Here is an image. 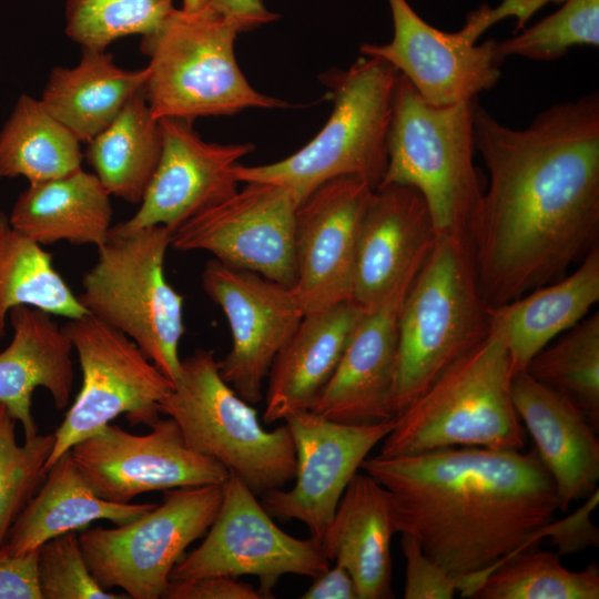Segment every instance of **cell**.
<instances>
[{
    "mask_svg": "<svg viewBox=\"0 0 599 599\" xmlns=\"http://www.w3.org/2000/svg\"><path fill=\"white\" fill-rule=\"evenodd\" d=\"M16 422L0 403V549L44 479V466L55 441L54 433L38 434L19 445Z\"/></svg>",
    "mask_w": 599,
    "mask_h": 599,
    "instance_id": "cell-37",
    "label": "cell"
},
{
    "mask_svg": "<svg viewBox=\"0 0 599 599\" xmlns=\"http://www.w3.org/2000/svg\"><path fill=\"white\" fill-rule=\"evenodd\" d=\"M174 0H67L65 34L81 48L105 50L115 40L146 35L175 9Z\"/></svg>",
    "mask_w": 599,
    "mask_h": 599,
    "instance_id": "cell-35",
    "label": "cell"
},
{
    "mask_svg": "<svg viewBox=\"0 0 599 599\" xmlns=\"http://www.w3.org/2000/svg\"><path fill=\"white\" fill-rule=\"evenodd\" d=\"M284 420L296 450L295 484L265 493L261 504L272 517L300 520L321 544L346 487L394 420L347 424L308 409Z\"/></svg>",
    "mask_w": 599,
    "mask_h": 599,
    "instance_id": "cell-16",
    "label": "cell"
},
{
    "mask_svg": "<svg viewBox=\"0 0 599 599\" xmlns=\"http://www.w3.org/2000/svg\"><path fill=\"white\" fill-rule=\"evenodd\" d=\"M575 45L599 47V0H565L556 12L497 41L496 55L500 64L512 55L552 61Z\"/></svg>",
    "mask_w": 599,
    "mask_h": 599,
    "instance_id": "cell-36",
    "label": "cell"
},
{
    "mask_svg": "<svg viewBox=\"0 0 599 599\" xmlns=\"http://www.w3.org/2000/svg\"><path fill=\"white\" fill-rule=\"evenodd\" d=\"M202 285L232 334V348L219 362L221 376L244 400L258 403L275 356L304 316L292 287L215 258L206 263Z\"/></svg>",
    "mask_w": 599,
    "mask_h": 599,
    "instance_id": "cell-17",
    "label": "cell"
},
{
    "mask_svg": "<svg viewBox=\"0 0 599 599\" xmlns=\"http://www.w3.org/2000/svg\"><path fill=\"white\" fill-rule=\"evenodd\" d=\"M599 301V247L569 276L508 303L489 306L490 331L504 341L512 376L559 335L579 323Z\"/></svg>",
    "mask_w": 599,
    "mask_h": 599,
    "instance_id": "cell-26",
    "label": "cell"
},
{
    "mask_svg": "<svg viewBox=\"0 0 599 599\" xmlns=\"http://www.w3.org/2000/svg\"><path fill=\"white\" fill-rule=\"evenodd\" d=\"M361 469L389 491L397 532L415 538L455 577L461 597L504 560L540 546L559 511L555 484L535 448L376 455Z\"/></svg>",
    "mask_w": 599,
    "mask_h": 599,
    "instance_id": "cell-2",
    "label": "cell"
},
{
    "mask_svg": "<svg viewBox=\"0 0 599 599\" xmlns=\"http://www.w3.org/2000/svg\"><path fill=\"white\" fill-rule=\"evenodd\" d=\"M468 598L598 599L599 568L591 562L580 571L569 570L557 552L534 546L500 562Z\"/></svg>",
    "mask_w": 599,
    "mask_h": 599,
    "instance_id": "cell-33",
    "label": "cell"
},
{
    "mask_svg": "<svg viewBox=\"0 0 599 599\" xmlns=\"http://www.w3.org/2000/svg\"><path fill=\"white\" fill-rule=\"evenodd\" d=\"M13 336L0 352V403L23 427L24 439L38 435L32 395L44 387L57 409H64L73 386L72 342L50 313L32 306L10 311Z\"/></svg>",
    "mask_w": 599,
    "mask_h": 599,
    "instance_id": "cell-23",
    "label": "cell"
},
{
    "mask_svg": "<svg viewBox=\"0 0 599 599\" xmlns=\"http://www.w3.org/2000/svg\"><path fill=\"white\" fill-rule=\"evenodd\" d=\"M399 72L372 55L347 70L324 75L333 110L322 130L292 155L264 165L236 163L237 182H270L287 189L298 204L315 190L341 176H356L374 190L388 161L387 142Z\"/></svg>",
    "mask_w": 599,
    "mask_h": 599,
    "instance_id": "cell-3",
    "label": "cell"
},
{
    "mask_svg": "<svg viewBox=\"0 0 599 599\" xmlns=\"http://www.w3.org/2000/svg\"><path fill=\"white\" fill-rule=\"evenodd\" d=\"M240 32L233 20L206 6L195 12L175 8L143 35L140 48L149 57L143 94L152 115L194 121L250 108H290L255 90L244 77L234 54Z\"/></svg>",
    "mask_w": 599,
    "mask_h": 599,
    "instance_id": "cell-7",
    "label": "cell"
},
{
    "mask_svg": "<svg viewBox=\"0 0 599 599\" xmlns=\"http://www.w3.org/2000/svg\"><path fill=\"white\" fill-rule=\"evenodd\" d=\"M85 158L110 195L140 204L158 166L162 134L143 90L88 143Z\"/></svg>",
    "mask_w": 599,
    "mask_h": 599,
    "instance_id": "cell-30",
    "label": "cell"
},
{
    "mask_svg": "<svg viewBox=\"0 0 599 599\" xmlns=\"http://www.w3.org/2000/svg\"><path fill=\"white\" fill-rule=\"evenodd\" d=\"M302 599H358L355 582L339 564L314 578Z\"/></svg>",
    "mask_w": 599,
    "mask_h": 599,
    "instance_id": "cell-44",
    "label": "cell"
},
{
    "mask_svg": "<svg viewBox=\"0 0 599 599\" xmlns=\"http://www.w3.org/2000/svg\"><path fill=\"white\" fill-rule=\"evenodd\" d=\"M511 378L508 349L490 331L394 419L378 456L451 447L524 450L527 432L512 403Z\"/></svg>",
    "mask_w": 599,
    "mask_h": 599,
    "instance_id": "cell-4",
    "label": "cell"
},
{
    "mask_svg": "<svg viewBox=\"0 0 599 599\" xmlns=\"http://www.w3.org/2000/svg\"><path fill=\"white\" fill-rule=\"evenodd\" d=\"M490 332L467 236H439L402 304L395 418Z\"/></svg>",
    "mask_w": 599,
    "mask_h": 599,
    "instance_id": "cell-5",
    "label": "cell"
},
{
    "mask_svg": "<svg viewBox=\"0 0 599 599\" xmlns=\"http://www.w3.org/2000/svg\"><path fill=\"white\" fill-rule=\"evenodd\" d=\"M394 34L388 43L361 45L363 55L380 58L404 75L417 92L437 105L468 101L494 88L500 79L495 39L477 44L491 26L518 17L516 0L498 7L487 3L468 12L464 27L455 32L426 22L407 0H387Z\"/></svg>",
    "mask_w": 599,
    "mask_h": 599,
    "instance_id": "cell-12",
    "label": "cell"
},
{
    "mask_svg": "<svg viewBox=\"0 0 599 599\" xmlns=\"http://www.w3.org/2000/svg\"><path fill=\"white\" fill-rule=\"evenodd\" d=\"M535 379L570 400L599 429V313L582 318L527 365Z\"/></svg>",
    "mask_w": 599,
    "mask_h": 599,
    "instance_id": "cell-34",
    "label": "cell"
},
{
    "mask_svg": "<svg viewBox=\"0 0 599 599\" xmlns=\"http://www.w3.org/2000/svg\"><path fill=\"white\" fill-rule=\"evenodd\" d=\"M22 305L69 319L89 314L53 266L51 253L16 230L0 211V339L10 311Z\"/></svg>",
    "mask_w": 599,
    "mask_h": 599,
    "instance_id": "cell-32",
    "label": "cell"
},
{
    "mask_svg": "<svg viewBox=\"0 0 599 599\" xmlns=\"http://www.w3.org/2000/svg\"><path fill=\"white\" fill-rule=\"evenodd\" d=\"M364 313L353 301H346L304 314L272 363L263 414L266 424L311 408Z\"/></svg>",
    "mask_w": 599,
    "mask_h": 599,
    "instance_id": "cell-25",
    "label": "cell"
},
{
    "mask_svg": "<svg viewBox=\"0 0 599 599\" xmlns=\"http://www.w3.org/2000/svg\"><path fill=\"white\" fill-rule=\"evenodd\" d=\"M162 151L158 166L140 202L109 235H123L142 227L163 225L172 234L186 220L222 202L237 189L233 166L253 152L252 143L220 144L201 139L193 121L159 120Z\"/></svg>",
    "mask_w": 599,
    "mask_h": 599,
    "instance_id": "cell-19",
    "label": "cell"
},
{
    "mask_svg": "<svg viewBox=\"0 0 599 599\" xmlns=\"http://www.w3.org/2000/svg\"><path fill=\"white\" fill-rule=\"evenodd\" d=\"M477 98L437 105L398 74L388 133V161L379 185L416 189L439 236H467L485 187L475 165Z\"/></svg>",
    "mask_w": 599,
    "mask_h": 599,
    "instance_id": "cell-6",
    "label": "cell"
},
{
    "mask_svg": "<svg viewBox=\"0 0 599 599\" xmlns=\"http://www.w3.org/2000/svg\"><path fill=\"white\" fill-rule=\"evenodd\" d=\"M172 232L163 225L109 235L84 273L79 300L88 313L131 338L174 385L184 298L167 282L164 258Z\"/></svg>",
    "mask_w": 599,
    "mask_h": 599,
    "instance_id": "cell-9",
    "label": "cell"
},
{
    "mask_svg": "<svg viewBox=\"0 0 599 599\" xmlns=\"http://www.w3.org/2000/svg\"><path fill=\"white\" fill-rule=\"evenodd\" d=\"M209 0H183L182 10L186 12H195L204 9L207 6Z\"/></svg>",
    "mask_w": 599,
    "mask_h": 599,
    "instance_id": "cell-45",
    "label": "cell"
},
{
    "mask_svg": "<svg viewBox=\"0 0 599 599\" xmlns=\"http://www.w3.org/2000/svg\"><path fill=\"white\" fill-rule=\"evenodd\" d=\"M222 498V485L172 488L128 524L83 530L79 541L91 575L102 588L119 587L129 598H161L173 567L205 536Z\"/></svg>",
    "mask_w": 599,
    "mask_h": 599,
    "instance_id": "cell-10",
    "label": "cell"
},
{
    "mask_svg": "<svg viewBox=\"0 0 599 599\" xmlns=\"http://www.w3.org/2000/svg\"><path fill=\"white\" fill-rule=\"evenodd\" d=\"M599 490L586 498L582 506L568 516L550 521L544 530V540H547L556 552L570 555L589 547H598L599 529L591 519V512L598 505Z\"/></svg>",
    "mask_w": 599,
    "mask_h": 599,
    "instance_id": "cell-40",
    "label": "cell"
},
{
    "mask_svg": "<svg viewBox=\"0 0 599 599\" xmlns=\"http://www.w3.org/2000/svg\"><path fill=\"white\" fill-rule=\"evenodd\" d=\"M34 494L9 530L2 548L12 555L37 550L57 536L78 531L94 520L116 526L128 524L156 504H120L99 497L73 463L70 450L48 470Z\"/></svg>",
    "mask_w": 599,
    "mask_h": 599,
    "instance_id": "cell-28",
    "label": "cell"
},
{
    "mask_svg": "<svg viewBox=\"0 0 599 599\" xmlns=\"http://www.w3.org/2000/svg\"><path fill=\"white\" fill-rule=\"evenodd\" d=\"M146 77V67L125 70L105 50L82 48L75 67L51 70L40 101L81 143H88L143 90Z\"/></svg>",
    "mask_w": 599,
    "mask_h": 599,
    "instance_id": "cell-29",
    "label": "cell"
},
{
    "mask_svg": "<svg viewBox=\"0 0 599 599\" xmlns=\"http://www.w3.org/2000/svg\"><path fill=\"white\" fill-rule=\"evenodd\" d=\"M82 160L74 134L40 100L21 94L0 131V179L43 182L81 169Z\"/></svg>",
    "mask_w": 599,
    "mask_h": 599,
    "instance_id": "cell-31",
    "label": "cell"
},
{
    "mask_svg": "<svg viewBox=\"0 0 599 599\" xmlns=\"http://www.w3.org/2000/svg\"><path fill=\"white\" fill-rule=\"evenodd\" d=\"M38 555L39 549L20 555L0 549V599H42Z\"/></svg>",
    "mask_w": 599,
    "mask_h": 599,
    "instance_id": "cell-42",
    "label": "cell"
},
{
    "mask_svg": "<svg viewBox=\"0 0 599 599\" xmlns=\"http://www.w3.org/2000/svg\"><path fill=\"white\" fill-rule=\"evenodd\" d=\"M77 351L82 373L80 390L54 432L44 471L72 446L124 414L131 425L151 427L159 403L174 384L126 335L88 314L63 326Z\"/></svg>",
    "mask_w": 599,
    "mask_h": 599,
    "instance_id": "cell-11",
    "label": "cell"
},
{
    "mask_svg": "<svg viewBox=\"0 0 599 599\" xmlns=\"http://www.w3.org/2000/svg\"><path fill=\"white\" fill-rule=\"evenodd\" d=\"M298 202L282 185L252 181L182 223L171 246L206 251L221 263L292 287L296 281L295 221Z\"/></svg>",
    "mask_w": 599,
    "mask_h": 599,
    "instance_id": "cell-14",
    "label": "cell"
},
{
    "mask_svg": "<svg viewBox=\"0 0 599 599\" xmlns=\"http://www.w3.org/2000/svg\"><path fill=\"white\" fill-rule=\"evenodd\" d=\"M164 599H266L261 589L222 575L170 580Z\"/></svg>",
    "mask_w": 599,
    "mask_h": 599,
    "instance_id": "cell-41",
    "label": "cell"
},
{
    "mask_svg": "<svg viewBox=\"0 0 599 599\" xmlns=\"http://www.w3.org/2000/svg\"><path fill=\"white\" fill-rule=\"evenodd\" d=\"M474 135L489 182L467 241L483 297L498 306L559 281L595 246L599 93L556 103L524 129L477 104Z\"/></svg>",
    "mask_w": 599,
    "mask_h": 599,
    "instance_id": "cell-1",
    "label": "cell"
},
{
    "mask_svg": "<svg viewBox=\"0 0 599 599\" xmlns=\"http://www.w3.org/2000/svg\"><path fill=\"white\" fill-rule=\"evenodd\" d=\"M70 454L91 489L120 504L149 491L223 485L230 476L220 461L191 449L170 417L159 418L144 435L108 424Z\"/></svg>",
    "mask_w": 599,
    "mask_h": 599,
    "instance_id": "cell-15",
    "label": "cell"
},
{
    "mask_svg": "<svg viewBox=\"0 0 599 599\" xmlns=\"http://www.w3.org/2000/svg\"><path fill=\"white\" fill-rule=\"evenodd\" d=\"M510 393L515 409L535 450L555 484L559 511L598 490L597 430L566 397L535 379L516 373Z\"/></svg>",
    "mask_w": 599,
    "mask_h": 599,
    "instance_id": "cell-22",
    "label": "cell"
},
{
    "mask_svg": "<svg viewBox=\"0 0 599 599\" xmlns=\"http://www.w3.org/2000/svg\"><path fill=\"white\" fill-rule=\"evenodd\" d=\"M397 532L389 491L369 475L346 487L321 541L326 558L352 576L358 599L393 598L392 538Z\"/></svg>",
    "mask_w": 599,
    "mask_h": 599,
    "instance_id": "cell-24",
    "label": "cell"
},
{
    "mask_svg": "<svg viewBox=\"0 0 599 599\" xmlns=\"http://www.w3.org/2000/svg\"><path fill=\"white\" fill-rule=\"evenodd\" d=\"M158 408L177 424L191 449L220 461L256 496L294 480L290 428L264 429L257 412L221 376L212 351L199 348L182 361L179 380Z\"/></svg>",
    "mask_w": 599,
    "mask_h": 599,
    "instance_id": "cell-8",
    "label": "cell"
},
{
    "mask_svg": "<svg viewBox=\"0 0 599 599\" xmlns=\"http://www.w3.org/2000/svg\"><path fill=\"white\" fill-rule=\"evenodd\" d=\"M38 577L42 599H126L102 588L84 560L79 534L70 531L39 548Z\"/></svg>",
    "mask_w": 599,
    "mask_h": 599,
    "instance_id": "cell-38",
    "label": "cell"
},
{
    "mask_svg": "<svg viewBox=\"0 0 599 599\" xmlns=\"http://www.w3.org/2000/svg\"><path fill=\"white\" fill-rule=\"evenodd\" d=\"M222 487L221 507L204 540L182 556L170 580L255 576L261 591L273 598L272 589L283 575L316 578L329 568L321 544L283 531L236 475L230 473Z\"/></svg>",
    "mask_w": 599,
    "mask_h": 599,
    "instance_id": "cell-13",
    "label": "cell"
},
{
    "mask_svg": "<svg viewBox=\"0 0 599 599\" xmlns=\"http://www.w3.org/2000/svg\"><path fill=\"white\" fill-rule=\"evenodd\" d=\"M438 238L416 189L379 185L362 220L351 301L369 312L407 293Z\"/></svg>",
    "mask_w": 599,
    "mask_h": 599,
    "instance_id": "cell-20",
    "label": "cell"
},
{
    "mask_svg": "<svg viewBox=\"0 0 599 599\" xmlns=\"http://www.w3.org/2000/svg\"><path fill=\"white\" fill-rule=\"evenodd\" d=\"M110 196L97 175L81 167L29 184L18 196L9 220L16 230L42 246L65 241L99 248L112 227Z\"/></svg>",
    "mask_w": 599,
    "mask_h": 599,
    "instance_id": "cell-27",
    "label": "cell"
},
{
    "mask_svg": "<svg viewBox=\"0 0 599 599\" xmlns=\"http://www.w3.org/2000/svg\"><path fill=\"white\" fill-rule=\"evenodd\" d=\"M406 294L364 313L334 374L308 410L347 424L395 419L392 392L397 365L399 316Z\"/></svg>",
    "mask_w": 599,
    "mask_h": 599,
    "instance_id": "cell-21",
    "label": "cell"
},
{
    "mask_svg": "<svg viewBox=\"0 0 599 599\" xmlns=\"http://www.w3.org/2000/svg\"><path fill=\"white\" fill-rule=\"evenodd\" d=\"M207 6L233 20L241 32L251 31L280 18L270 11L263 0H209Z\"/></svg>",
    "mask_w": 599,
    "mask_h": 599,
    "instance_id": "cell-43",
    "label": "cell"
},
{
    "mask_svg": "<svg viewBox=\"0 0 599 599\" xmlns=\"http://www.w3.org/2000/svg\"><path fill=\"white\" fill-rule=\"evenodd\" d=\"M373 192L359 177L341 176L298 205L292 291L304 314L351 301L361 224Z\"/></svg>",
    "mask_w": 599,
    "mask_h": 599,
    "instance_id": "cell-18",
    "label": "cell"
},
{
    "mask_svg": "<svg viewBox=\"0 0 599 599\" xmlns=\"http://www.w3.org/2000/svg\"><path fill=\"white\" fill-rule=\"evenodd\" d=\"M405 558V599H451L457 592V579L433 560L418 541L402 534Z\"/></svg>",
    "mask_w": 599,
    "mask_h": 599,
    "instance_id": "cell-39",
    "label": "cell"
}]
</instances>
